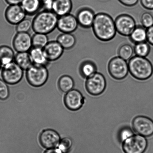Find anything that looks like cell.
I'll list each match as a JSON object with an SVG mask.
<instances>
[{"instance_id": "1", "label": "cell", "mask_w": 153, "mask_h": 153, "mask_svg": "<svg viewBox=\"0 0 153 153\" xmlns=\"http://www.w3.org/2000/svg\"><path fill=\"white\" fill-rule=\"evenodd\" d=\"M92 27L95 36L102 41H110L116 35L115 21L106 13H100L96 15Z\"/></svg>"}, {"instance_id": "2", "label": "cell", "mask_w": 153, "mask_h": 153, "mask_svg": "<svg viewBox=\"0 0 153 153\" xmlns=\"http://www.w3.org/2000/svg\"><path fill=\"white\" fill-rule=\"evenodd\" d=\"M58 19L52 11L44 10L36 15L32 21V29L35 33L47 35L57 28Z\"/></svg>"}, {"instance_id": "3", "label": "cell", "mask_w": 153, "mask_h": 153, "mask_svg": "<svg viewBox=\"0 0 153 153\" xmlns=\"http://www.w3.org/2000/svg\"><path fill=\"white\" fill-rule=\"evenodd\" d=\"M128 65L129 73L139 81H146L153 75L152 63L146 57L134 56L129 60Z\"/></svg>"}, {"instance_id": "4", "label": "cell", "mask_w": 153, "mask_h": 153, "mask_svg": "<svg viewBox=\"0 0 153 153\" xmlns=\"http://www.w3.org/2000/svg\"><path fill=\"white\" fill-rule=\"evenodd\" d=\"M26 77L30 85L36 87H41L48 79V70L46 66L33 64L27 70Z\"/></svg>"}, {"instance_id": "5", "label": "cell", "mask_w": 153, "mask_h": 153, "mask_svg": "<svg viewBox=\"0 0 153 153\" xmlns=\"http://www.w3.org/2000/svg\"><path fill=\"white\" fill-rule=\"evenodd\" d=\"M85 87L89 94L92 96H99L106 90V78L102 74L96 72L87 78Z\"/></svg>"}, {"instance_id": "6", "label": "cell", "mask_w": 153, "mask_h": 153, "mask_svg": "<svg viewBox=\"0 0 153 153\" xmlns=\"http://www.w3.org/2000/svg\"><path fill=\"white\" fill-rule=\"evenodd\" d=\"M108 71L114 79L119 81L124 79L129 72L128 63L119 56L113 58L108 63Z\"/></svg>"}, {"instance_id": "7", "label": "cell", "mask_w": 153, "mask_h": 153, "mask_svg": "<svg viewBox=\"0 0 153 153\" xmlns=\"http://www.w3.org/2000/svg\"><path fill=\"white\" fill-rule=\"evenodd\" d=\"M148 146L145 137L134 134L122 142V148L125 153H144Z\"/></svg>"}, {"instance_id": "8", "label": "cell", "mask_w": 153, "mask_h": 153, "mask_svg": "<svg viewBox=\"0 0 153 153\" xmlns=\"http://www.w3.org/2000/svg\"><path fill=\"white\" fill-rule=\"evenodd\" d=\"M23 71L14 61L3 66L1 75L3 79L7 84H16L23 78Z\"/></svg>"}, {"instance_id": "9", "label": "cell", "mask_w": 153, "mask_h": 153, "mask_svg": "<svg viewBox=\"0 0 153 153\" xmlns=\"http://www.w3.org/2000/svg\"><path fill=\"white\" fill-rule=\"evenodd\" d=\"M132 126L133 130L138 134L146 137L153 135V121L148 117L139 115L134 117Z\"/></svg>"}, {"instance_id": "10", "label": "cell", "mask_w": 153, "mask_h": 153, "mask_svg": "<svg viewBox=\"0 0 153 153\" xmlns=\"http://www.w3.org/2000/svg\"><path fill=\"white\" fill-rule=\"evenodd\" d=\"M117 32L124 36H130L136 27V22L131 16L127 14L118 16L115 21Z\"/></svg>"}, {"instance_id": "11", "label": "cell", "mask_w": 153, "mask_h": 153, "mask_svg": "<svg viewBox=\"0 0 153 153\" xmlns=\"http://www.w3.org/2000/svg\"><path fill=\"white\" fill-rule=\"evenodd\" d=\"M85 99L78 90L72 89L66 93L64 98L65 106L70 110L77 111L82 107Z\"/></svg>"}, {"instance_id": "12", "label": "cell", "mask_w": 153, "mask_h": 153, "mask_svg": "<svg viewBox=\"0 0 153 153\" xmlns=\"http://www.w3.org/2000/svg\"><path fill=\"white\" fill-rule=\"evenodd\" d=\"M13 45L17 53L29 52L33 47L32 36L28 32H17L13 38Z\"/></svg>"}, {"instance_id": "13", "label": "cell", "mask_w": 153, "mask_h": 153, "mask_svg": "<svg viewBox=\"0 0 153 153\" xmlns=\"http://www.w3.org/2000/svg\"><path fill=\"white\" fill-rule=\"evenodd\" d=\"M61 139L60 135L58 132L51 129L43 130L39 137L41 145L47 149L58 147Z\"/></svg>"}, {"instance_id": "14", "label": "cell", "mask_w": 153, "mask_h": 153, "mask_svg": "<svg viewBox=\"0 0 153 153\" xmlns=\"http://www.w3.org/2000/svg\"><path fill=\"white\" fill-rule=\"evenodd\" d=\"M79 24L76 17L71 14L59 17L57 28L63 33H70L78 29Z\"/></svg>"}, {"instance_id": "15", "label": "cell", "mask_w": 153, "mask_h": 153, "mask_svg": "<svg viewBox=\"0 0 153 153\" xmlns=\"http://www.w3.org/2000/svg\"><path fill=\"white\" fill-rule=\"evenodd\" d=\"M27 14L20 4L10 5L5 10L6 20L12 25H17L24 19Z\"/></svg>"}, {"instance_id": "16", "label": "cell", "mask_w": 153, "mask_h": 153, "mask_svg": "<svg viewBox=\"0 0 153 153\" xmlns=\"http://www.w3.org/2000/svg\"><path fill=\"white\" fill-rule=\"evenodd\" d=\"M43 50L50 62L58 60L63 55L65 50L57 41L49 42Z\"/></svg>"}, {"instance_id": "17", "label": "cell", "mask_w": 153, "mask_h": 153, "mask_svg": "<svg viewBox=\"0 0 153 153\" xmlns=\"http://www.w3.org/2000/svg\"><path fill=\"white\" fill-rule=\"evenodd\" d=\"M95 16L93 10L88 8H81L77 13L76 17L79 25L84 29L92 27Z\"/></svg>"}, {"instance_id": "18", "label": "cell", "mask_w": 153, "mask_h": 153, "mask_svg": "<svg viewBox=\"0 0 153 153\" xmlns=\"http://www.w3.org/2000/svg\"><path fill=\"white\" fill-rule=\"evenodd\" d=\"M72 7V0H53L52 11L59 17L70 14Z\"/></svg>"}, {"instance_id": "19", "label": "cell", "mask_w": 153, "mask_h": 153, "mask_svg": "<svg viewBox=\"0 0 153 153\" xmlns=\"http://www.w3.org/2000/svg\"><path fill=\"white\" fill-rule=\"evenodd\" d=\"M29 52L34 64L47 66L50 62L47 60L43 48L32 47Z\"/></svg>"}, {"instance_id": "20", "label": "cell", "mask_w": 153, "mask_h": 153, "mask_svg": "<svg viewBox=\"0 0 153 153\" xmlns=\"http://www.w3.org/2000/svg\"><path fill=\"white\" fill-rule=\"evenodd\" d=\"M20 5L29 16L36 15L42 8L40 0H22Z\"/></svg>"}, {"instance_id": "21", "label": "cell", "mask_w": 153, "mask_h": 153, "mask_svg": "<svg viewBox=\"0 0 153 153\" xmlns=\"http://www.w3.org/2000/svg\"><path fill=\"white\" fill-rule=\"evenodd\" d=\"M14 61L23 70L26 71L33 64L29 52L17 53Z\"/></svg>"}, {"instance_id": "22", "label": "cell", "mask_w": 153, "mask_h": 153, "mask_svg": "<svg viewBox=\"0 0 153 153\" xmlns=\"http://www.w3.org/2000/svg\"><path fill=\"white\" fill-rule=\"evenodd\" d=\"M57 41L64 50H70L75 47L76 42V38L72 33H63L58 36Z\"/></svg>"}, {"instance_id": "23", "label": "cell", "mask_w": 153, "mask_h": 153, "mask_svg": "<svg viewBox=\"0 0 153 153\" xmlns=\"http://www.w3.org/2000/svg\"><path fill=\"white\" fill-rule=\"evenodd\" d=\"M15 55L11 47L7 45L0 46V62L2 66L14 62Z\"/></svg>"}, {"instance_id": "24", "label": "cell", "mask_w": 153, "mask_h": 153, "mask_svg": "<svg viewBox=\"0 0 153 153\" xmlns=\"http://www.w3.org/2000/svg\"><path fill=\"white\" fill-rule=\"evenodd\" d=\"M129 37L135 44L146 42L147 29L143 26H136Z\"/></svg>"}, {"instance_id": "25", "label": "cell", "mask_w": 153, "mask_h": 153, "mask_svg": "<svg viewBox=\"0 0 153 153\" xmlns=\"http://www.w3.org/2000/svg\"><path fill=\"white\" fill-rule=\"evenodd\" d=\"M97 68L96 65L91 61L83 62L79 68L80 75L83 78H87L97 72Z\"/></svg>"}, {"instance_id": "26", "label": "cell", "mask_w": 153, "mask_h": 153, "mask_svg": "<svg viewBox=\"0 0 153 153\" xmlns=\"http://www.w3.org/2000/svg\"><path fill=\"white\" fill-rule=\"evenodd\" d=\"M58 85L61 91L67 93L73 89L75 82L72 77L69 75H65L59 78Z\"/></svg>"}, {"instance_id": "27", "label": "cell", "mask_w": 153, "mask_h": 153, "mask_svg": "<svg viewBox=\"0 0 153 153\" xmlns=\"http://www.w3.org/2000/svg\"><path fill=\"white\" fill-rule=\"evenodd\" d=\"M33 47L44 48L48 43V38L45 34L35 33L32 36Z\"/></svg>"}, {"instance_id": "28", "label": "cell", "mask_w": 153, "mask_h": 153, "mask_svg": "<svg viewBox=\"0 0 153 153\" xmlns=\"http://www.w3.org/2000/svg\"><path fill=\"white\" fill-rule=\"evenodd\" d=\"M134 50L136 56L146 57L149 54L151 47L148 42H145L135 44Z\"/></svg>"}, {"instance_id": "29", "label": "cell", "mask_w": 153, "mask_h": 153, "mask_svg": "<svg viewBox=\"0 0 153 153\" xmlns=\"http://www.w3.org/2000/svg\"><path fill=\"white\" fill-rule=\"evenodd\" d=\"M134 52V48L130 44H123L119 48L118 56L127 61L133 57Z\"/></svg>"}, {"instance_id": "30", "label": "cell", "mask_w": 153, "mask_h": 153, "mask_svg": "<svg viewBox=\"0 0 153 153\" xmlns=\"http://www.w3.org/2000/svg\"><path fill=\"white\" fill-rule=\"evenodd\" d=\"M32 28V22L29 19H25L16 25V30L17 32H29Z\"/></svg>"}, {"instance_id": "31", "label": "cell", "mask_w": 153, "mask_h": 153, "mask_svg": "<svg viewBox=\"0 0 153 153\" xmlns=\"http://www.w3.org/2000/svg\"><path fill=\"white\" fill-rule=\"evenodd\" d=\"M140 21L142 26L148 29L153 25V16L151 13L145 12L142 13L140 17Z\"/></svg>"}, {"instance_id": "32", "label": "cell", "mask_w": 153, "mask_h": 153, "mask_svg": "<svg viewBox=\"0 0 153 153\" xmlns=\"http://www.w3.org/2000/svg\"><path fill=\"white\" fill-rule=\"evenodd\" d=\"M72 145V140L70 138L65 137L61 139L58 148L63 153H68Z\"/></svg>"}, {"instance_id": "33", "label": "cell", "mask_w": 153, "mask_h": 153, "mask_svg": "<svg viewBox=\"0 0 153 153\" xmlns=\"http://www.w3.org/2000/svg\"><path fill=\"white\" fill-rule=\"evenodd\" d=\"M134 134L133 131L130 127H125L121 128L119 132L118 139L120 142L122 143Z\"/></svg>"}, {"instance_id": "34", "label": "cell", "mask_w": 153, "mask_h": 153, "mask_svg": "<svg viewBox=\"0 0 153 153\" xmlns=\"http://www.w3.org/2000/svg\"><path fill=\"white\" fill-rule=\"evenodd\" d=\"M3 79H0V100H4L7 99L10 96L9 88Z\"/></svg>"}, {"instance_id": "35", "label": "cell", "mask_w": 153, "mask_h": 153, "mask_svg": "<svg viewBox=\"0 0 153 153\" xmlns=\"http://www.w3.org/2000/svg\"><path fill=\"white\" fill-rule=\"evenodd\" d=\"M42 8L44 10L52 11L53 0H40Z\"/></svg>"}, {"instance_id": "36", "label": "cell", "mask_w": 153, "mask_h": 153, "mask_svg": "<svg viewBox=\"0 0 153 153\" xmlns=\"http://www.w3.org/2000/svg\"><path fill=\"white\" fill-rule=\"evenodd\" d=\"M120 3L125 6L132 7L137 4L139 0H118Z\"/></svg>"}, {"instance_id": "37", "label": "cell", "mask_w": 153, "mask_h": 153, "mask_svg": "<svg viewBox=\"0 0 153 153\" xmlns=\"http://www.w3.org/2000/svg\"><path fill=\"white\" fill-rule=\"evenodd\" d=\"M142 6L146 9L153 10V0H140Z\"/></svg>"}, {"instance_id": "38", "label": "cell", "mask_w": 153, "mask_h": 153, "mask_svg": "<svg viewBox=\"0 0 153 153\" xmlns=\"http://www.w3.org/2000/svg\"><path fill=\"white\" fill-rule=\"evenodd\" d=\"M147 41L153 46V25L147 29Z\"/></svg>"}, {"instance_id": "39", "label": "cell", "mask_w": 153, "mask_h": 153, "mask_svg": "<svg viewBox=\"0 0 153 153\" xmlns=\"http://www.w3.org/2000/svg\"><path fill=\"white\" fill-rule=\"evenodd\" d=\"M44 153H63L58 148L48 149Z\"/></svg>"}, {"instance_id": "40", "label": "cell", "mask_w": 153, "mask_h": 153, "mask_svg": "<svg viewBox=\"0 0 153 153\" xmlns=\"http://www.w3.org/2000/svg\"><path fill=\"white\" fill-rule=\"evenodd\" d=\"M6 2L9 5H19L22 0H5Z\"/></svg>"}, {"instance_id": "41", "label": "cell", "mask_w": 153, "mask_h": 153, "mask_svg": "<svg viewBox=\"0 0 153 153\" xmlns=\"http://www.w3.org/2000/svg\"><path fill=\"white\" fill-rule=\"evenodd\" d=\"M2 65L1 64V62H0V70H1V67H2Z\"/></svg>"}]
</instances>
